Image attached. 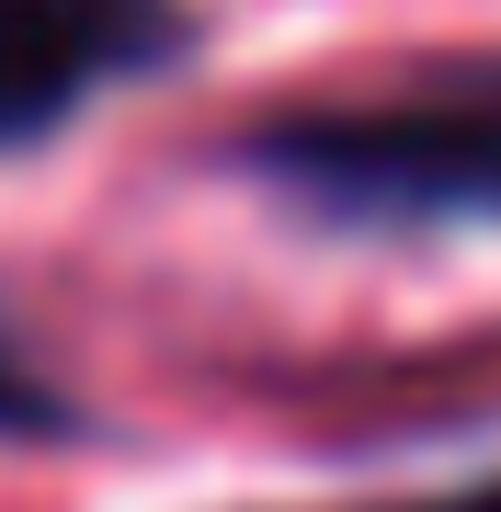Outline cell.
Wrapping results in <instances>:
<instances>
[{
	"label": "cell",
	"mask_w": 501,
	"mask_h": 512,
	"mask_svg": "<svg viewBox=\"0 0 501 512\" xmlns=\"http://www.w3.org/2000/svg\"><path fill=\"white\" fill-rule=\"evenodd\" d=\"M205 171L308 239H501V46L274 92L205 137Z\"/></svg>",
	"instance_id": "cell-1"
},
{
	"label": "cell",
	"mask_w": 501,
	"mask_h": 512,
	"mask_svg": "<svg viewBox=\"0 0 501 512\" xmlns=\"http://www.w3.org/2000/svg\"><path fill=\"white\" fill-rule=\"evenodd\" d=\"M297 512H501V467L445 478V490H388V501H297Z\"/></svg>",
	"instance_id": "cell-4"
},
{
	"label": "cell",
	"mask_w": 501,
	"mask_h": 512,
	"mask_svg": "<svg viewBox=\"0 0 501 512\" xmlns=\"http://www.w3.org/2000/svg\"><path fill=\"white\" fill-rule=\"evenodd\" d=\"M205 57L194 0H0V160L80 137L103 103L160 92Z\"/></svg>",
	"instance_id": "cell-2"
},
{
	"label": "cell",
	"mask_w": 501,
	"mask_h": 512,
	"mask_svg": "<svg viewBox=\"0 0 501 512\" xmlns=\"http://www.w3.org/2000/svg\"><path fill=\"white\" fill-rule=\"evenodd\" d=\"M80 444H103V410L69 387L46 330L0 296V456H80Z\"/></svg>",
	"instance_id": "cell-3"
}]
</instances>
